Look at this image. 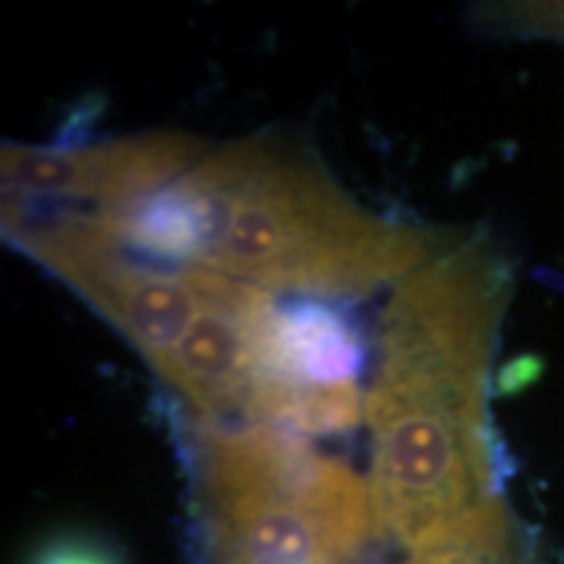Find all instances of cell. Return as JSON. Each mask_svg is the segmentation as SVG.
Returning a JSON list of instances; mask_svg holds the SVG:
<instances>
[{
	"instance_id": "1",
	"label": "cell",
	"mask_w": 564,
	"mask_h": 564,
	"mask_svg": "<svg viewBox=\"0 0 564 564\" xmlns=\"http://www.w3.org/2000/svg\"><path fill=\"white\" fill-rule=\"evenodd\" d=\"M181 183L199 215V267L270 293L361 295L440 249L371 217L314 158L270 139L223 147Z\"/></svg>"
},
{
	"instance_id": "2",
	"label": "cell",
	"mask_w": 564,
	"mask_h": 564,
	"mask_svg": "<svg viewBox=\"0 0 564 564\" xmlns=\"http://www.w3.org/2000/svg\"><path fill=\"white\" fill-rule=\"evenodd\" d=\"M217 564H348L379 528L371 486L272 423L204 426Z\"/></svg>"
},
{
	"instance_id": "3",
	"label": "cell",
	"mask_w": 564,
	"mask_h": 564,
	"mask_svg": "<svg viewBox=\"0 0 564 564\" xmlns=\"http://www.w3.org/2000/svg\"><path fill=\"white\" fill-rule=\"evenodd\" d=\"M202 144L160 133L95 147H3L6 196L82 199L112 207L178 181L199 162Z\"/></svg>"
},
{
	"instance_id": "4",
	"label": "cell",
	"mask_w": 564,
	"mask_h": 564,
	"mask_svg": "<svg viewBox=\"0 0 564 564\" xmlns=\"http://www.w3.org/2000/svg\"><path fill=\"white\" fill-rule=\"evenodd\" d=\"M32 564H123L121 556L110 546L89 535H63V539L47 541L34 554Z\"/></svg>"
}]
</instances>
